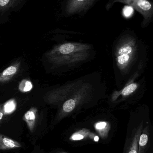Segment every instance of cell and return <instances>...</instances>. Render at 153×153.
Here are the masks:
<instances>
[{
	"instance_id": "6da1fadb",
	"label": "cell",
	"mask_w": 153,
	"mask_h": 153,
	"mask_svg": "<svg viewBox=\"0 0 153 153\" xmlns=\"http://www.w3.org/2000/svg\"><path fill=\"white\" fill-rule=\"evenodd\" d=\"M116 2L125 4L140 13L143 18L142 25H147L152 20L153 4L148 0H109L106 5L107 10H109Z\"/></svg>"
},
{
	"instance_id": "7a4b0ae2",
	"label": "cell",
	"mask_w": 153,
	"mask_h": 153,
	"mask_svg": "<svg viewBox=\"0 0 153 153\" xmlns=\"http://www.w3.org/2000/svg\"><path fill=\"white\" fill-rule=\"evenodd\" d=\"M99 0H66L64 13L67 17L84 15Z\"/></svg>"
},
{
	"instance_id": "3957f363",
	"label": "cell",
	"mask_w": 153,
	"mask_h": 153,
	"mask_svg": "<svg viewBox=\"0 0 153 153\" xmlns=\"http://www.w3.org/2000/svg\"><path fill=\"white\" fill-rule=\"evenodd\" d=\"M150 143V133L149 128L146 127L142 131L138 142V153H146Z\"/></svg>"
},
{
	"instance_id": "277c9868",
	"label": "cell",
	"mask_w": 153,
	"mask_h": 153,
	"mask_svg": "<svg viewBox=\"0 0 153 153\" xmlns=\"http://www.w3.org/2000/svg\"><path fill=\"white\" fill-rule=\"evenodd\" d=\"M21 147L22 145L19 142L0 134V150H10Z\"/></svg>"
},
{
	"instance_id": "5b68a950",
	"label": "cell",
	"mask_w": 153,
	"mask_h": 153,
	"mask_svg": "<svg viewBox=\"0 0 153 153\" xmlns=\"http://www.w3.org/2000/svg\"><path fill=\"white\" fill-rule=\"evenodd\" d=\"M143 130V126H140L133 135L130 144L125 153H138V142Z\"/></svg>"
},
{
	"instance_id": "8992f818",
	"label": "cell",
	"mask_w": 153,
	"mask_h": 153,
	"mask_svg": "<svg viewBox=\"0 0 153 153\" xmlns=\"http://www.w3.org/2000/svg\"><path fill=\"white\" fill-rule=\"evenodd\" d=\"M37 109L31 108L25 113L23 117L29 129L31 132H33L35 128L37 119Z\"/></svg>"
},
{
	"instance_id": "52a82bcc",
	"label": "cell",
	"mask_w": 153,
	"mask_h": 153,
	"mask_svg": "<svg viewBox=\"0 0 153 153\" xmlns=\"http://www.w3.org/2000/svg\"><path fill=\"white\" fill-rule=\"evenodd\" d=\"M19 65H11L0 74V82L4 83L10 80L18 71Z\"/></svg>"
},
{
	"instance_id": "ba28073f",
	"label": "cell",
	"mask_w": 153,
	"mask_h": 153,
	"mask_svg": "<svg viewBox=\"0 0 153 153\" xmlns=\"http://www.w3.org/2000/svg\"><path fill=\"white\" fill-rule=\"evenodd\" d=\"M95 128L102 139H105L108 135L110 127L106 122H99L96 123Z\"/></svg>"
},
{
	"instance_id": "9c48e42d",
	"label": "cell",
	"mask_w": 153,
	"mask_h": 153,
	"mask_svg": "<svg viewBox=\"0 0 153 153\" xmlns=\"http://www.w3.org/2000/svg\"><path fill=\"white\" fill-rule=\"evenodd\" d=\"M90 132V130L88 129H81L72 134L69 137V140L71 141H81V140H84L88 138V136Z\"/></svg>"
},
{
	"instance_id": "30bf717a",
	"label": "cell",
	"mask_w": 153,
	"mask_h": 153,
	"mask_svg": "<svg viewBox=\"0 0 153 153\" xmlns=\"http://www.w3.org/2000/svg\"><path fill=\"white\" fill-rule=\"evenodd\" d=\"M132 51V48L130 47L126 46L123 48L119 51L120 56L118 58V62L120 64L125 63L129 59V54Z\"/></svg>"
},
{
	"instance_id": "8fae6325",
	"label": "cell",
	"mask_w": 153,
	"mask_h": 153,
	"mask_svg": "<svg viewBox=\"0 0 153 153\" xmlns=\"http://www.w3.org/2000/svg\"><path fill=\"white\" fill-rule=\"evenodd\" d=\"M19 0H0V11H4L14 6Z\"/></svg>"
},
{
	"instance_id": "7c38bea8",
	"label": "cell",
	"mask_w": 153,
	"mask_h": 153,
	"mask_svg": "<svg viewBox=\"0 0 153 153\" xmlns=\"http://www.w3.org/2000/svg\"><path fill=\"white\" fill-rule=\"evenodd\" d=\"M16 103L14 100H10L5 102L4 105V114H9L12 113L16 109Z\"/></svg>"
},
{
	"instance_id": "4fadbf2b",
	"label": "cell",
	"mask_w": 153,
	"mask_h": 153,
	"mask_svg": "<svg viewBox=\"0 0 153 153\" xmlns=\"http://www.w3.org/2000/svg\"><path fill=\"white\" fill-rule=\"evenodd\" d=\"M33 86L30 81L27 79H23L20 82L19 89L22 92L29 91L32 89Z\"/></svg>"
},
{
	"instance_id": "5bb4252c",
	"label": "cell",
	"mask_w": 153,
	"mask_h": 153,
	"mask_svg": "<svg viewBox=\"0 0 153 153\" xmlns=\"http://www.w3.org/2000/svg\"><path fill=\"white\" fill-rule=\"evenodd\" d=\"M74 48V46L72 44H63L60 46L59 51L63 54H68L73 52Z\"/></svg>"
},
{
	"instance_id": "9a60e30c",
	"label": "cell",
	"mask_w": 153,
	"mask_h": 153,
	"mask_svg": "<svg viewBox=\"0 0 153 153\" xmlns=\"http://www.w3.org/2000/svg\"><path fill=\"white\" fill-rule=\"evenodd\" d=\"M75 101L72 99H70L66 101L63 105V108L65 112H70L75 108Z\"/></svg>"
},
{
	"instance_id": "2e32d148",
	"label": "cell",
	"mask_w": 153,
	"mask_h": 153,
	"mask_svg": "<svg viewBox=\"0 0 153 153\" xmlns=\"http://www.w3.org/2000/svg\"><path fill=\"white\" fill-rule=\"evenodd\" d=\"M137 88V85L133 83L129 85L125 88L122 91V94L124 95H128L134 91Z\"/></svg>"
},
{
	"instance_id": "e0dca14e",
	"label": "cell",
	"mask_w": 153,
	"mask_h": 153,
	"mask_svg": "<svg viewBox=\"0 0 153 153\" xmlns=\"http://www.w3.org/2000/svg\"><path fill=\"white\" fill-rule=\"evenodd\" d=\"M133 9L130 6H126L124 8V15L127 17L131 16V14H133Z\"/></svg>"
},
{
	"instance_id": "ac0fdd59",
	"label": "cell",
	"mask_w": 153,
	"mask_h": 153,
	"mask_svg": "<svg viewBox=\"0 0 153 153\" xmlns=\"http://www.w3.org/2000/svg\"><path fill=\"white\" fill-rule=\"evenodd\" d=\"M88 138L95 142H98L99 140V137L98 136L93 133H91V132H90L89 134Z\"/></svg>"
},
{
	"instance_id": "d6986e66",
	"label": "cell",
	"mask_w": 153,
	"mask_h": 153,
	"mask_svg": "<svg viewBox=\"0 0 153 153\" xmlns=\"http://www.w3.org/2000/svg\"><path fill=\"white\" fill-rule=\"evenodd\" d=\"M3 116V114L2 112H0V120L2 118Z\"/></svg>"
},
{
	"instance_id": "ffe728a7",
	"label": "cell",
	"mask_w": 153,
	"mask_h": 153,
	"mask_svg": "<svg viewBox=\"0 0 153 153\" xmlns=\"http://www.w3.org/2000/svg\"><path fill=\"white\" fill-rule=\"evenodd\" d=\"M60 153H68L67 152H61Z\"/></svg>"
}]
</instances>
